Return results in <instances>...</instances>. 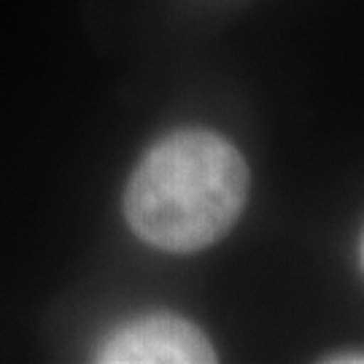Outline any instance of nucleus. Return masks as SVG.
I'll use <instances>...</instances> for the list:
<instances>
[{"instance_id": "obj_3", "label": "nucleus", "mask_w": 364, "mask_h": 364, "mask_svg": "<svg viewBox=\"0 0 364 364\" xmlns=\"http://www.w3.org/2000/svg\"><path fill=\"white\" fill-rule=\"evenodd\" d=\"M326 362H338V364H364V356H359V353H348V356H332V359H326Z\"/></svg>"}, {"instance_id": "obj_2", "label": "nucleus", "mask_w": 364, "mask_h": 364, "mask_svg": "<svg viewBox=\"0 0 364 364\" xmlns=\"http://www.w3.org/2000/svg\"><path fill=\"white\" fill-rule=\"evenodd\" d=\"M100 364H210L216 351L205 332L186 318L151 313L108 332L95 351Z\"/></svg>"}, {"instance_id": "obj_1", "label": "nucleus", "mask_w": 364, "mask_h": 364, "mask_svg": "<svg viewBox=\"0 0 364 364\" xmlns=\"http://www.w3.org/2000/svg\"><path fill=\"white\" fill-rule=\"evenodd\" d=\"M248 200V165L227 138L178 130L156 141L124 189V216L146 246L192 254L235 227Z\"/></svg>"}]
</instances>
